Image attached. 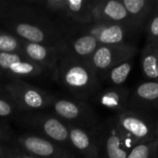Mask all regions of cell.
<instances>
[{"label": "cell", "mask_w": 158, "mask_h": 158, "mask_svg": "<svg viewBox=\"0 0 158 158\" xmlns=\"http://www.w3.org/2000/svg\"><path fill=\"white\" fill-rule=\"evenodd\" d=\"M35 120H38L37 126L41 131L51 140H54L56 143H67L69 140V129L57 118L52 117H44L37 116L31 118ZM70 142V141H69Z\"/></svg>", "instance_id": "5"}, {"label": "cell", "mask_w": 158, "mask_h": 158, "mask_svg": "<svg viewBox=\"0 0 158 158\" xmlns=\"http://www.w3.org/2000/svg\"><path fill=\"white\" fill-rule=\"evenodd\" d=\"M149 155H150V148L147 145L141 144L136 146L127 158H148Z\"/></svg>", "instance_id": "22"}, {"label": "cell", "mask_w": 158, "mask_h": 158, "mask_svg": "<svg viewBox=\"0 0 158 158\" xmlns=\"http://www.w3.org/2000/svg\"><path fill=\"white\" fill-rule=\"evenodd\" d=\"M5 135H6V133H4V131L0 129V139H1V138H3Z\"/></svg>", "instance_id": "26"}, {"label": "cell", "mask_w": 158, "mask_h": 158, "mask_svg": "<svg viewBox=\"0 0 158 158\" xmlns=\"http://www.w3.org/2000/svg\"><path fill=\"white\" fill-rule=\"evenodd\" d=\"M131 66L130 63H122L118 66H117L116 68H114L110 73V78L112 80V81L115 83V84H121L123 83L130 72H131Z\"/></svg>", "instance_id": "18"}, {"label": "cell", "mask_w": 158, "mask_h": 158, "mask_svg": "<svg viewBox=\"0 0 158 158\" xmlns=\"http://www.w3.org/2000/svg\"><path fill=\"white\" fill-rule=\"evenodd\" d=\"M0 69L17 77H33L43 71V67L19 53H0Z\"/></svg>", "instance_id": "3"}, {"label": "cell", "mask_w": 158, "mask_h": 158, "mask_svg": "<svg viewBox=\"0 0 158 158\" xmlns=\"http://www.w3.org/2000/svg\"><path fill=\"white\" fill-rule=\"evenodd\" d=\"M62 81L73 92H82L93 83V75L86 66L82 64H70L62 68Z\"/></svg>", "instance_id": "4"}, {"label": "cell", "mask_w": 158, "mask_h": 158, "mask_svg": "<svg viewBox=\"0 0 158 158\" xmlns=\"http://www.w3.org/2000/svg\"><path fill=\"white\" fill-rule=\"evenodd\" d=\"M143 69L147 77L158 78V56L154 53H146L143 58Z\"/></svg>", "instance_id": "15"}, {"label": "cell", "mask_w": 158, "mask_h": 158, "mask_svg": "<svg viewBox=\"0 0 158 158\" xmlns=\"http://www.w3.org/2000/svg\"><path fill=\"white\" fill-rule=\"evenodd\" d=\"M104 14L113 20H122L127 17L128 12L122 3L109 1L104 6Z\"/></svg>", "instance_id": "14"}, {"label": "cell", "mask_w": 158, "mask_h": 158, "mask_svg": "<svg viewBox=\"0 0 158 158\" xmlns=\"http://www.w3.org/2000/svg\"><path fill=\"white\" fill-rule=\"evenodd\" d=\"M106 153L108 158H127V153L120 148V140L118 136L112 135L106 141Z\"/></svg>", "instance_id": "16"}, {"label": "cell", "mask_w": 158, "mask_h": 158, "mask_svg": "<svg viewBox=\"0 0 158 158\" xmlns=\"http://www.w3.org/2000/svg\"><path fill=\"white\" fill-rule=\"evenodd\" d=\"M137 94L145 100H156L158 98L157 82H146L137 89Z\"/></svg>", "instance_id": "19"}, {"label": "cell", "mask_w": 158, "mask_h": 158, "mask_svg": "<svg viewBox=\"0 0 158 158\" xmlns=\"http://www.w3.org/2000/svg\"><path fill=\"white\" fill-rule=\"evenodd\" d=\"M146 2L144 0H124L123 6H125L127 12L131 14H138L144 7Z\"/></svg>", "instance_id": "20"}, {"label": "cell", "mask_w": 158, "mask_h": 158, "mask_svg": "<svg viewBox=\"0 0 158 158\" xmlns=\"http://www.w3.org/2000/svg\"><path fill=\"white\" fill-rule=\"evenodd\" d=\"M124 38V32L120 26L112 25L105 28L99 33V41L105 44H116Z\"/></svg>", "instance_id": "12"}, {"label": "cell", "mask_w": 158, "mask_h": 158, "mask_svg": "<svg viewBox=\"0 0 158 158\" xmlns=\"http://www.w3.org/2000/svg\"><path fill=\"white\" fill-rule=\"evenodd\" d=\"M23 53L31 61L41 67H51L56 60V51L41 44L27 43Z\"/></svg>", "instance_id": "6"}, {"label": "cell", "mask_w": 158, "mask_h": 158, "mask_svg": "<svg viewBox=\"0 0 158 158\" xmlns=\"http://www.w3.org/2000/svg\"><path fill=\"white\" fill-rule=\"evenodd\" d=\"M69 141L72 145L81 152L88 151L91 147V141L88 134L81 129L69 128Z\"/></svg>", "instance_id": "13"}, {"label": "cell", "mask_w": 158, "mask_h": 158, "mask_svg": "<svg viewBox=\"0 0 158 158\" xmlns=\"http://www.w3.org/2000/svg\"><path fill=\"white\" fill-rule=\"evenodd\" d=\"M0 158H16V151L8 150L0 145Z\"/></svg>", "instance_id": "24"}, {"label": "cell", "mask_w": 158, "mask_h": 158, "mask_svg": "<svg viewBox=\"0 0 158 158\" xmlns=\"http://www.w3.org/2000/svg\"><path fill=\"white\" fill-rule=\"evenodd\" d=\"M5 90L17 106L26 110L44 108L50 105L52 100L50 95L43 90L19 81L7 83Z\"/></svg>", "instance_id": "1"}, {"label": "cell", "mask_w": 158, "mask_h": 158, "mask_svg": "<svg viewBox=\"0 0 158 158\" xmlns=\"http://www.w3.org/2000/svg\"><path fill=\"white\" fill-rule=\"evenodd\" d=\"M16 105L12 101L0 98V117H7L13 114L16 110Z\"/></svg>", "instance_id": "21"}, {"label": "cell", "mask_w": 158, "mask_h": 158, "mask_svg": "<svg viewBox=\"0 0 158 158\" xmlns=\"http://www.w3.org/2000/svg\"><path fill=\"white\" fill-rule=\"evenodd\" d=\"M54 109L59 117L68 120L76 119L81 115V109L79 106L76 103L69 100H57L54 104Z\"/></svg>", "instance_id": "8"}, {"label": "cell", "mask_w": 158, "mask_h": 158, "mask_svg": "<svg viewBox=\"0 0 158 158\" xmlns=\"http://www.w3.org/2000/svg\"><path fill=\"white\" fill-rule=\"evenodd\" d=\"M14 31L20 38L28 41V43L41 44L46 39L45 32L41 28L31 23H18L14 27Z\"/></svg>", "instance_id": "7"}, {"label": "cell", "mask_w": 158, "mask_h": 158, "mask_svg": "<svg viewBox=\"0 0 158 158\" xmlns=\"http://www.w3.org/2000/svg\"><path fill=\"white\" fill-rule=\"evenodd\" d=\"M19 49L20 44L14 36L0 32V53H18Z\"/></svg>", "instance_id": "17"}, {"label": "cell", "mask_w": 158, "mask_h": 158, "mask_svg": "<svg viewBox=\"0 0 158 158\" xmlns=\"http://www.w3.org/2000/svg\"><path fill=\"white\" fill-rule=\"evenodd\" d=\"M114 50L108 46H100L93 56V63L99 69H108L114 62Z\"/></svg>", "instance_id": "10"}, {"label": "cell", "mask_w": 158, "mask_h": 158, "mask_svg": "<svg viewBox=\"0 0 158 158\" xmlns=\"http://www.w3.org/2000/svg\"><path fill=\"white\" fill-rule=\"evenodd\" d=\"M122 127L138 138H143L148 135L149 129L147 125L141 119L134 117H125L121 119Z\"/></svg>", "instance_id": "9"}, {"label": "cell", "mask_w": 158, "mask_h": 158, "mask_svg": "<svg viewBox=\"0 0 158 158\" xmlns=\"http://www.w3.org/2000/svg\"><path fill=\"white\" fill-rule=\"evenodd\" d=\"M18 143L32 158H74L63 148L40 136L23 135L19 138Z\"/></svg>", "instance_id": "2"}, {"label": "cell", "mask_w": 158, "mask_h": 158, "mask_svg": "<svg viewBox=\"0 0 158 158\" xmlns=\"http://www.w3.org/2000/svg\"><path fill=\"white\" fill-rule=\"evenodd\" d=\"M149 31H150V32H151V34L153 36L158 37V17H156L152 20V22L150 24Z\"/></svg>", "instance_id": "25"}, {"label": "cell", "mask_w": 158, "mask_h": 158, "mask_svg": "<svg viewBox=\"0 0 158 158\" xmlns=\"http://www.w3.org/2000/svg\"><path fill=\"white\" fill-rule=\"evenodd\" d=\"M97 47V40L93 35H84L73 43V49L79 56H89L93 54Z\"/></svg>", "instance_id": "11"}, {"label": "cell", "mask_w": 158, "mask_h": 158, "mask_svg": "<svg viewBox=\"0 0 158 158\" xmlns=\"http://www.w3.org/2000/svg\"><path fill=\"white\" fill-rule=\"evenodd\" d=\"M118 96L113 93L106 94L103 98V104L108 106H115L118 105Z\"/></svg>", "instance_id": "23"}]
</instances>
